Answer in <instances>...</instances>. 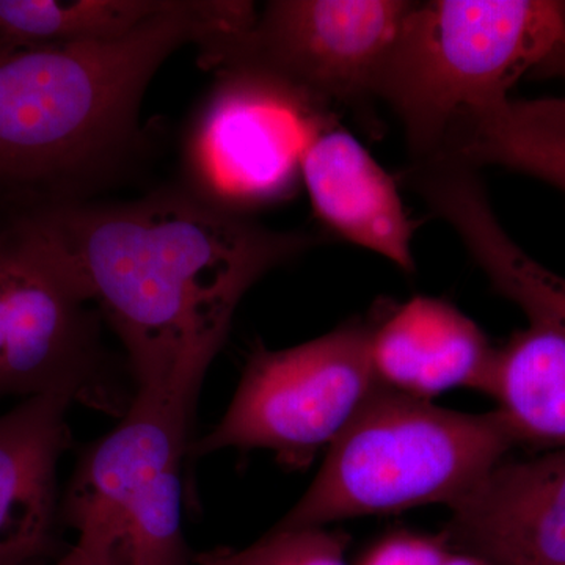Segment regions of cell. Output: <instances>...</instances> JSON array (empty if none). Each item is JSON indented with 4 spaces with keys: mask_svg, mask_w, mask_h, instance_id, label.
I'll use <instances>...</instances> for the list:
<instances>
[{
    "mask_svg": "<svg viewBox=\"0 0 565 565\" xmlns=\"http://www.w3.org/2000/svg\"><path fill=\"white\" fill-rule=\"evenodd\" d=\"M332 110L250 65L218 68L188 143L193 193L248 215L288 199L308 140Z\"/></svg>",
    "mask_w": 565,
    "mask_h": 565,
    "instance_id": "obj_7",
    "label": "cell"
},
{
    "mask_svg": "<svg viewBox=\"0 0 565 565\" xmlns=\"http://www.w3.org/2000/svg\"><path fill=\"white\" fill-rule=\"evenodd\" d=\"M565 44V0L414 2L379 79L412 162L433 159L463 118L509 98Z\"/></svg>",
    "mask_w": 565,
    "mask_h": 565,
    "instance_id": "obj_4",
    "label": "cell"
},
{
    "mask_svg": "<svg viewBox=\"0 0 565 565\" xmlns=\"http://www.w3.org/2000/svg\"><path fill=\"white\" fill-rule=\"evenodd\" d=\"M534 74L537 77H557L565 82V44L552 57L546 58Z\"/></svg>",
    "mask_w": 565,
    "mask_h": 565,
    "instance_id": "obj_20",
    "label": "cell"
},
{
    "mask_svg": "<svg viewBox=\"0 0 565 565\" xmlns=\"http://www.w3.org/2000/svg\"><path fill=\"white\" fill-rule=\"evenodd\" d=\"M10 230L106 319L136 393L189 415L245 294L316 244L177 191L47 204Z\"/></svg>",
    "mask_w": 565,
    "mask_h": 565,
    "instance_id": "obj_1",
    "label": "cell"
},
{
    "mask_svg": "<svg viewBox=\"0 0 565 565\" xmlns=\"http://www.w3.org/2000/svg\"><path fill=\"white\" fill-rule=\"evenodd\" d=\"M300 182L327 232L404 273H415L416 223L408 217L396 181L333 117L308 140Z\"/></svg>",
    "mask_w": 565,
    "mask_h": 565,
    "instance_id": "obj_11",
    "label": "cell"
},
{
    "mask_svg": "<svg viewBox=\"0 0 565 565\" xmlns=\"http://www.w3.org/2000/svg\"><path fill=\"white\" fill-rule=\"evenodd\" d=\"M444 535L394 534L367 553L360 565H445L451 553Z\"/></svg>",
    "mask_w": 565,
    "mask_h": 565,
    "instance_id": "obj_19",
    "label": "cell"
},
{
    "mask_svg": "<svg viewBox=\"0 0 565 565\" xmlns=\"http://www.w3.org/2000/svg\"><path fill=\"white\" fill-rule=\"evenodd\" d=\"M373 327L374 318L345 322L294 348H256L228 411L191 455L267 449L286 467H308L386 388L371 359Z\"/></svg>",
    "mask_w": 565,
    "mask_h": 565,
    "instance_id": "obj_6",
    "label": "cell"
},
{
    "mask_svg": "<svg viewBox=\"0 0 565 565\" xmlns=\"http://www.w3.org/2000/svg\"><path fill=\"white\" fill-rule=\"evenodd\" d=\"M173 0H0V50L126 35Z\"/></svg>",
    "mask_w": 565,
    "mask_h": 565,
    "instance_id": "obj_17",
    "label": "cell"
},
{
    "mask_svg": "<svg viewBox=\"0 0 565 565\" xmlns=\"http://www.w3.org/2000/svg\"><path fill=\"white\" fill-rule=\"evenodd\" d=\"M47 565H98V564H95V563H92V561L85 559V557L81 556L79 553H76V552H74L73 548H70L68 552H66L65 555L58 557V559L55 561V563L47 564Z\"/></svg>",
    "mask_w": 565,
    "mask_h": 565,
    "instance_id": "obj_22",
    "label": "cell"
},
{
    "mask_svg": "<svg viewBox=\"0 0 565 565\" xmlns=\"http://www.w3.org/2000/svg\"><path fill=\"white\" fill-rule=\"evenodd\" d=\"M445 565H494L489 561L481 559L478 556L467 555V553H452L449 555Z\"/></svg>",
    "mask_w": 565,
    "mask_h": 565,
    "instance_id": "obj_21",
    "label": "cell"
},
{
    "mask_svg": "<svg viewBox=\"0 0 565 565\" xmlns=\"http://www.w3.org/2000/svg\"><path fill=\"white\" fill-rule=\"evenodd\" d=\"M405 180L455 228L494 291L514 302L530 323L565 337V278L531 258L504 232L478 170L448 161L412 163Z\"/></svg>",
    "mask_w": 565,
    "mask_h": 565,
    "instance_id": "obj_12",
    "label": "cell"
},
{
    "mask_svg": "<svg viewBox=\"0 0 565 565\" xmlns=\"http://www.w3.org/2000/svg\"><path fill=\"white\" fill-rule=\"evenodd\" d=\"M451 509L449 546L494 565H565V448L500 462Z\"/></svg>",
    "mask_w": 565,
    "mask_h": 565,
    "instance_id": "obj_10",
    "label": "cell"
},
{
    "mask_svg": "<svg viewBox=\"0 0 565 565\" xmlns=\"http://www.w3.org/2000/svg\"><path fill=\"white\" fill-rule=\"evenodd\" d=\"M98 311L84 302L14 233H0V397H68L122 416V399L99 337Z\"/></svg>",
    "mask_w": 565,
    "mask_h": 565,
    "instance_id": "obj_8",
    "label": "cell"
},
{
    "mask_svg": "<svg viewBox=\"0 0 565 565\" xmlns=\"http://www.w3.org/2000/svg\"><path fill=\"white\" fill-rule=\"evenodd\" d=\"M486 394L523 440L565 448V337L530 323L497 349Z\"/></svg>",
    "mask_w": 565,
    "mask_h": 565,
    "instance_id": "obj_16",
    "label": "cell"
},
{
    "mask_svg": "<svg viewBox=\"0 0 565 565\" xmlns=\"http://www.w3.org/2000/svg\"><path fill=\"white\" fill-rule=\"evenodd\" d=\"M494 352L473 319L435 297H414L374 318L371 359L394 392L427 401L455 388L486 393Z\"/></svg>",
    "mask_w": 565,
    "mask_h": 565,
    "instance_id": "obj_13",
    "label": "cell"
},
{
    "mask_svg": "<svg viewBox=\"0 0 565 565\" xmlns=\"http://www.w3.org/2000/svg\"><path fill=\"white\" fill-rule=\"evenodd\" d=\"M522 441L503 411L463 414L384 388L327 449L275 530L452 505Z\"/></svg>",
    "mask_w": 565,
    "mask_h": 565,
    "instance_id": "obj_3",
    "label": "cell"
},
{
    "mask_svg": "<svg viewBox=\"0 0 565 565\" xmlns=\"http://www.w3.org/2000/svg\"><path fill=\"white\" fill-rule=\"evenodd\" d=\"M414 2L273 0L207 65H250L330 107L364 114ZM332 110V109H330Z\"/></svg>",
    "mask_w": 565,
    "mask_h": 565,
    "instance_id": "obj_9",
    "label": "cell"
},
{
    "mask_svg": "<svg viewBox=\"0 0 565 565\" xmlns=\"http://www.w3.org/2000/svg\"><path fill=\"white\" fill-rule=\"evenodd\" d=\"M256 14L252 2L173 0L117 39L0 50V193L74 202L136 150L141 99L163 62L241 35Z\"/></svg>",
    "mask_w": 565,
    "mask_h": 565,
    "instance_id": "obj_2",
    "label": "cell"
},
{
    "mask_svg": "<svg viewBox=\"0 0 565 565\" xmlns=\"http://www.w3.org/2000/svg\"><path fill=\"white\" fill-rule=\"evenodd\" d=\"M71 405L44 394L0 415V565H32L50 545Z\"/></svg>",
    "mask_w": 565,
    "mask_h": 565,
    "instance_id": "obj_14",
    "label": "cell"
},
{
    "mask_svg": "<svg viewBox=\"0 0 565 565\" xmlns=\"http://www.w3.org/2000/svg\"><path fill=\"white\" fill-rule=\"evenodd\" d=\"M191 415L134 394L121 423L85 451L63 515L71 546L98 565H189L181 530V460Z\"/></svg>",
    "mask_w": 565,
    "mask_h": 565,
    "instance_id": "obj_5",
    "label": "cell"
},
{
    "mask_svg": "<svg viewBox=\"0 0 565 565\" xmlns=\"http://www.w3.org/2000/svg\"><path fill=\"white\" fill-rule=\"evenodd\" d=\"M348 535L326 527L275 530L241 550H215L189 565H348Z\"/></svg>",
    "mask_w": 565,
    "mask_h": 565,
    "instance_id": "obj_18",
    "label": "cell"
},
{
    "mask_svg": "<svg viewBox=\"0 0 565 565\" xmlns=\"http://www.w3.org/2000/svg\"><path fill=\"white\" fill-rule=\"evenodd\" d=\"M433 159L475 170L503 167L565 195V98H508L470 115L449 131Z\"/></svg>",
    "mask_w": 565,
    "mask_h": 565,
    "instance_id": "obj_15",
    "label": "cell"
}]
</instances>
